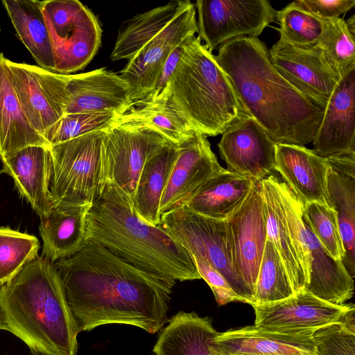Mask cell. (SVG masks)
<instances>
[{
  "mask_svg": "<svg viewBox=\"0 0 355 355\" xmlns=\"http://www.w3.org/2000/svg\"><path fill=\"white\" fill-rule=\"evenodd\" d=\"M53 263L79 332L122 324L155 334L168 322L175 280L141 269L87 239L77 252Z\"/></svg>",
  "mask_w": 355,
  "mask_h": 355,
  "instance_id": "obj_1",
  "label": "cell"
},
{
  "mask_svg": "<svg viewBox=\"0 0 355 355\" xmlns=\"http://www.w3.org/2000/svg\"><path fill=\"white\" fill-rule=\"evenodd\" d=\"M215 58L248 116L275 144L313 142L324 110L278 73L262 41L247 36L232 40L218 47Z\"/></svg>",
  "mask_w": 355,
  "mask_h": 355,
  "instance_id": "obj_2",
  "label": "cell"
},
{
  "mask_svg": "<svg viewBox=\"0 0 355 355\" xmlns=\"http://www.w3.org/2000/svg\"><path fill=\"white\" fill-rule=\"evenodd\" d=\"M86 239L146 271L180 282L201 279L189 252L160 225L140 218L112 182L101 185L89 210Z\"/></svg>",
  "mask_w": 355,
  "mask_h": 355,
  "instance_id": "obj_3",
  "label": "cell"
},
{
  "mask_svg": "<svg viewBox=\"0 0 355 355\" xmlns=\"http://www.w3.org/2000/svg\"><path fill=\"white\" fill-rule=\"evenodd\" d=\"M8 331L35 355H76L80 333L54 263L43 256L0 286Z\"/></svg>",
  "mask_w": 355,
  "mask_h": 355,
  "instance_id": "obj_4",
  "label": "cell"
},
{
  "mask_svg": "<svg viewBox=\"0 0 355 355\" xmlns=\"http://www.w3.org/2000/svg\"><path fill=\"white\" fill-rule=\"evenodd\" d=\"M165 90L193 128L207 137L222 135L249 116L215 55L195 35L184 42Z\"/></svg>",
  "mask_w": 355,
  "mask_h": 355,
  "instance_id": "obj_5",
  "label": "cell"
},
{
  "mask_svg": "<svg viewBox=\"0 0 355 355\" xmlns=\"http://www.w3.org/2000/svg\"><path fill=\"white\" fill-rule=\"evenodd\" d=\"M106 129L49 146V193L53 207L92 205L103 182Z\"/></svg>",
  "mask_w": 355,
  "mask_h": 355,
  "instance_id": "obj_6",
  "label": "cell"
},
{
  "mask_svg": "<svg viewBox=\"0 0 355 355\" xmlns=\"http://www.w3.org/2000/svg\"><path fill=\"white\" fill-rule=\"evenodd\" d=\"M160 225L192 256L211 265L244 303H253V294L236 270L227 220L196 214L186 207L161 216Z\"/></svg>",
  "mask_w": 355,
  "mask_h": 355,
  "instance_id": "obj_7",
  "label": "cell"
},
{
  "mask_svg": "<svg viewBox=\"0 0 355 355\" xmlns=\"http://www.w3.org/2000/svg\"><path fill=\"white\" fill-rule=\"evenodd\" d=\"M286 220L296 245L309 263L306 291L329 303L342 305L354 294V279L342 261L334 259L302 217L299 198L283 181L275 178Z\"/></svg>",
  "mask_w": 355,
  "mask_h": 355,
  "instance_id": "obj_8",
  "label": "cell"
},
{
  "mask_svg": "<svg viewBox=\"0 0 355 355\" xmlns=\"http://www.w3.org/2000/svg\"><path fill=\"white\" fill-rule=\"evenodd\" d=\"M54 59V72L71 75L96 54L102 29L95 15L77 0L42 1Z\"/></svg>",
  "mask_w": 355,
  "mask_h": 355,
  "instance_id": "obj_9",
  "label": "cell"
},
{
  "mask_svg": "<svg viewBox=\"0 0 355 355\" xmlns=\"http://www.w3.org/2000/svg\"><path fill=\"white\" fill-rule=\"evenodd\" d=\"M198 37L212 53L241 37H258L277 21L276 10L267 0H197Z\"/></svg>",
  "mask_w": 355,
  "mask_h": 355,
  "instance_id": "obj_10",
  "label": "cell"
},
{
  "mask_svg": "<svg viewBox=\"0 0 355 355\" xmlns=\"http://www.w3.org/2000/svg\"><path fill=\"white\" fill-rule=\"evenodd\" d=\"M6 63L28 120L49 144L55 128L64 115L69 75L7 58Z\"/></svg>",
  "mask_w": 355,
  "mask_h": 355,
  "instance_id": "obj_11",
  "label": "cell"
},
{
  "mask_svg": "<svg viewBox=\"0 0 355 355\" xmlns=\"http://www.w3.org/2000/svg\"><path fill=\"white\" fill-rule=\"evenodd\" d=\"M167 144L150 130L113 123L103 137V184L114 183L132 199L147 159Z\"/></svg>",
  "mask_w": 355,
  "mask_h": 355,
  "instance_id": "obj_12",
  "label": "cell"
},
{
  "mask_svg": "<svg viewBox=\"0 0 355 355\" xmlns=\"http://www.w3.org/2000/svg\"><path fill=\"white\" fill-rule=\"evenodd\" d=\"M196 33V11L191 2L162 32L128 61L119 75L130 85L134 103L145 98L152 91L172 51Z\"/></svg>",
  "mask_w": 355,
  "mask_h": 355,
  "instance_id": "obj_13",
  "label": "cell"
},
{
  "mask_svg": "<svg viewBox=\"0 0 355 355\" xmlns=\"http://www.w3.org/2000/svg\"><path fill=\"white\" fill-rule=\"evenodd\" d=\"M278 73L311 103L324 110L340 78L327 63L317 44L297 47L278 40L269 50Z\"/></svg>",
  "mask_w": 355,
  "mask_h": 355,
  "instance_id": "obj_14",
  "label": "cell"
},
{
  "mask_svg": "<svg viewBox=\"0 0 355 355\" xmlns=\"http://www.w3.org/2000/svg\"><path fill=\"white\" fill-rule=\"evenodd\" d=\"M316 329L251 325L218 332L210 344L214 355H314Z\"/></svg>",
  "mask_w": 355,
  "mask_h": 355,
  "instance_id": "obj_15",
  "label": "cell"
},
{
  "mask_svg": "<svg viewBox=\"0 0 355 355\" xmlns=\"http://www.w3.org/2000/svg\"><path fill=\"white\" fill-rule=\"evenodd\" d=\"M261 181L254 180L241 206L227 220L235 267L252 294L267 241Z\"/></svg>",
  "mask_w": 355,
  "mask_h": 355,
  "instance_id": "obj_16",
  "label": "cell"
},
{
  "mask_svg": "<svg viewBox=\"0 0 355 355\" xmlns=\"http://www.w3.org/2000/svg\"><path fill=\"white\" fill-rule=\"evenodd\" d=\"M225 170L205 135L196 132L178 146L160 205L161 216L184 207L211 178Z\"/></svg>",
  "mask_w": 355,
  "mask_h": 355,
  "instance_id": "obj_17",
  "label": "cell"
},
{
  "mask_svg": "<svg viewBox=\"0 0 355 355\" xmlns=\"http://www.w3.org/2000/svg\"><path fill=\"white\" fill-rule=\"evenodd\" d=\"M218 147L228 171L257 180L275 171V143L252 117H243L230 126Z\"/></svg>",
  "mask_w": 355,
  "mask_h": 355,
  "instance_id": "obj_18",
  "label": "cell"
},
{
  "mask_svg": "<svg viewBox=\"0 0 355 355\" xmlns=\"http://www.w3.org/2000/svg\"><path fill=\"white\" fill-rule=\"evenodd\" d=\"M67 92L64 114L112 112L119 116L135 104L128 83L103 67L69 75Z\"/></svg>",
  "mask_w": 355,
  "mask_h": 355,
  "instance_id": "obj_19",
  "label": "cell"
},
{
  "mask_svg": "<svg viewBox=\"0 0 355 355\" xmlns=\"http://www.w3.org/2000/svg\"><path fill=\"white\" fill-rule=\"evenodd\" d=\"M254 325L285 329H318L342 321L354 305H337L306 291L279 301L252 306Z\"/></svg>",
  "mask_w": 355,
  "mask_h": 355,
  "instance_id": "obj_20",
  "label": "cell"
},
{
  "mask_svg": "<svg viewBox=\"0 0 355 355\" xmlns=\"http://www.w3.org/2000/svg\"><path fill=\"white\" fill-rule=\"evenodd\" d=\"M312 143L322 157L355 153V67L339 80Z\"/></svg>",
  "mask_w": 355,
  "mask_h": 355,
  "instance_id": "obj_21",
  "label": "cell"
},
{
  "mask_svg": "<svg viewBox=\"0 0 355 355\" xmlns=\"http://www.w3.org/2000/svg\"><path fill=\"white\" fill-rule=\"evenodd\" d=\"M327 205L337 214L345 250L343 264L354 279L355 274V153L326 157Z\"/></svg>",
  "mask_w": 355,
  "mask_h": 355,
  "instance_id": "obj_22",
  "label": "cell"
},
{
  "mask_svg": "<svg viewBox=\"0 0 355 355\" xmlns=\"http://www.w3.org/2000/svg\"><path fill=\"white\" fill-rule=\"evenodd\" d=\"M275 170L302 203L327 204L326 157L304 146L275 144Z\"/></svg>",
  "mask_w": 355,
  "mask_h": 355,
  "instance_id": "obj_23",
  "label": "cell"
},
{
  "mask_svg": "<svg viewBox=\"0 0 355 355\" xmlns=\"http://www.w3.org/2000/svg\"><path fill=\"white\" fill-rule=\"evenodd\" d=\"M275 175L261 181L267 239L273 244L287 271L295 293L306 291L309 263L288 228L275 184Z\"/></svg>",
  "mask_w": 355,
  "mask_h": 355,
  "instance_id": "obj_24",
  "label": "cell"
},
{
  "mask_svg": "<svg viewBox=\"0 0 355 355\" xmlns=\"http://www.w3.org/2000/svg\"><path fill=\"white\" fill-rule=\"evenodd\" d=\"M1 161V172L13 179L19 194L31 204L40 218L46 216L53 207L49 193V146H30Z\"/></svg>",
  "mask_w": 355,
  "mask_h": 355,
  "instance_id": "obj_25",
  "label": "cell"
},
{
  "mask_svg": "<svg viewBox=\"0 0 355 355\" xmlns=\"http://www.w3.org/2000/svg\"><path fill=\"white\" fill-rule=\"evenodd\" d=\"M114 124L150 130L180 146L197 132L165 90L155 100L139 102L116 117Z\"/></svg>",
  "mask_w": 355,
  "mask_h": 355,
  "instance_id": "obj_26",
  "label": "cell"
},
{
  "mask_svg": "<svg viewBox=\"0 0 355 355\" xmlns=\"http://www.w3.org/2000/svg\"><path fill=\"white\" fill-rule=\"evenodd\" d=\"M92 205L52 207L40 218L43 255L52 263L77 252L86 240L87 217Z\"/></svg>",
  "mask_w": 355,
  "mask_h": 355,
  "instance_id": "obj_27",
  "label": "cell"
},
{
  "mask_svg": "<svg viewBox=\"0 0 355 355\" xmlns=\"http://www.w3.org/2000/svg\"><path fill=\"white\" fill-rule=\"evenodd\" d=\"M0 53V160L30 146H49L28 120Z\"/></svg>",
  "mask_w": 355,
  "mask_h": 355,
  "instance_id": "obj_28",
  "label": "cell"
},
{
  "mask_svg": "<svg viewBox=\"0 0 355 355\" xmlns=\"http://www.w3.org/2000/svg\"><path fill=\"white\" fill-rule=\"evenodd\" d=\"M254 180L225 169L208 180L184 207L205 217L227 220L241 206Z\"/></svg>",
  "mask_w": 355,
  "mask_h": 355,
  "instance_id": "obj_29",
  "label": "cell"
},
{
  "mask_svg": "<svg viewBox=\"0 0 355 355\" xmlns=\"http://www.w3.org/2000/svg\"><path fill=\"white\" fill-rule=\"evenodd\" d=\"M178 146L167 144L150 155L140 173L131 199L138 216L152 225H159V205Z\"/></svg>",
  "mask_w": 355,
  "mask_h": 355,
  "instance_id": "obj_30",
  "label": "cell"
},
{
  "mask_svg": "<svg viewBox=\"0 0 355 355\" xmlns=\"http://www.w3.org/2000/svg\"><path fill=\"white\" fill-rule=\"evenodd\" d=\"M217 334L210 318L180 311L161 330L153 351L155 355H210Z\"/></svg>",
  "mask_w": 355,
  "mask_h": 355,
  "instance_id": "obj_31",
  "label": "cell"
},
{
  "mask_svg": "<svg viewBox=\"0 0 355 355\" xmlns=\"http://www.w3.org/2000/svg\"><path fill=\"white\" fill-rule=\"evenodd\" d=\"M191 1H173L134 16L119 31L110 58L131 59L155 38Z\"/></svg>",
  "mask_w": 355,
  "mask_h": 355,
  "instance_id": "obj_32",
  "label": "cell"
},
{
  "mask_svg": "<svg viewBox=\"0 0 355 355\" xmlns=\"http://www.w3.org/2000/svg\"><path fill=\"white\" fill-rule=\"evenodd\" d=\"M37 0H3L17 34L38 66L54 72V59L49 31Z\"/></svg>",
  "mask_w": 355,
  "mask_h": 355,
  "instance_id": "obj_33",
  "label": "cell"
},
{
  "mask_svg": "<svg viewBox=\"0 0 355 355\" xmlns=\"http://www.w3.org/2000/svg\"><path fill=\"white\" fill-rule=\"evenodd\" d=\"M294 294L285 266L273 244L267 239L251 306L279 301Z\"/></svg>",
  "mask_w": 355,
  "mask_h": 355,
  "instance_id": "obj_34",
  "label": "cell"
},
{
  "mask_svg": "<svg viewBox=\"0 0 355 355\" xmlns=\"http://www.w3.org/2000/svg\"><path fill=\"white\" fill-rule=\"evenodd\" d=\"M323 21L324 29L317 46L327 63L340 79L355 67L354 35L341 17Z\"/></svg>",
  "mask_w": 355,
  "mask_h": 355,
  "instance_id": "obj_35",
  "label": "cell"
},
{
  "mask_svg": "<svg viewBox=\"0 0 355 355\" xmlns=\"http://www.w3.org/2000/svg\"><path fill=\"white\" fill-rule=\"evenodd\" d=\"M279 40L290 45L308 48L315 46L323 32L324 22L293 1L277 13Z\"/></svg>",
  "mask_w": 355,
  "mask_h": 355,
  "instance_id": "obj_36",
  "label": "cell"
},
{
  "mask_svg": "<svg viewBox=\"0 0 355 355\" xmlns=\"http://www.w3.org/2000/svg\"><path fill=\"white\" fill-rule=\"evenodd\" d=\"M40 247L35 236L0 227V286L38 256Z\"/></svg>",
  "mask_w": 355,
  "mask_h": 355,
  "instance_id": "obj_37",
  "label": "cell"
},
{
  "mask_svg": "<svg viewBox=\"0 0 355 355\" xmlns=\"http://www.w3.org/2000/svg\"><path fill=\"white\" fill-rule=\"evenodd\" d=\"M301 204L302 217L319 241L334 259L342 261L345 250L336 212L327 204L319 202Z\"/></svg>",
  "mask_w": 355,
  "mask_h": 355,
  "instance_id": "obj_38",
  "label": "cell"
},
{
  "mask_svg": "<svg viewBox=\"0 0 355 355\" xmlns=\"http://www.w3.org/2000/svg\"><path fill=\"white\" fill-rule=\"evenodd\" d=\"M314 355H355L354 307L342 321L316 329Z\"/></svg>",
  "mask_w": 355,
  "mask_h": 355,
  "instance_id": "obj_39",
  "label": "cell"
},
{
  "mask_svg": "<svg viewBox=\"0 0 355 355\" xmlns=\"http://www.w3.org/2000/svg\"><path fill=\"white\" fill-rule=\"evenodd\" d=\"M119 115L112 112H83L64 114L55 128L49 141V146L107 129Z\"/></svg>",
  "mask_w": 355,
  "mask_h": 355,
  "instance_id": "obj_40",
  "label": "cell"
},
{
  "mask_svg": "<svg viewBox=\"0 0 355 355\" xmlns=\"http://www.w3.org/2000/svg\"><path fill=\"white\" fill-rule=\"evenodd\" d=\"M201 277L211 289L215 300L219 305H225L232 302H243L231 288L225 278L205 260L191 255Z\"/></svg>",
  "mask_w": 355,
  "mask_h": 355,
  "instance_id": "obj_41",
  "label": "cell"
},
{
  "mask_svg": "<svg viewBox=\"0 0 355 355\" xmlns=\"http://www.w3.org/2000/svg\"><path fill=\"white\" fill-rule=\"evenodd\" d=\"M293 2L321 20L340 17L355 6L354 0H296Z\"/></svg>",
  "mask_w": 355,
  "mask_h": 355,
  "instance_id": "obj_42",
  "label": "cell"
},
{
  "mask_svg": "<svg viewBox=\"0 0 355 355\" xmlns=\"http://www.w3.org/2000/svg\"><path fill=\"white\" fill-rule=\"evenodd\" d=\"M187 40H184L175 49H174L169 54L160 70L152 91L145 98L140 101L139 102L153 101L164 91L178 64L183 51L184 44Z\"/></svg>",
  "mask_w": 355,
  "mask_h": 355,
  "instance_id": "obj_43",
  "label": "cell"
},
{
  "mask_svg": "<svg viewBox=\"0 0 355 355\" xmlns=\"http://www.w3.org/2000/svg\"><path fill=\"white\" fill-rule=\"evenodd\" d=\"M346 21L347 28L350 33L354 35L355 32V17L354 15L349 17Z\"/></svg>",
  "mask_w": 355,
  "mask_h": 355,
  "instance_id": "obj_44",
  "label": "cell"
},
{
  "mask_svg": "<svg viewBox=\"0 0 355 355\" xmlns=\"http://www.w3.org/2000/svg\"><path fill=\"white\" fill-rule=\"evenodd\" d=\"M0 329L8 330V325L5 315L0 306Z\"/></svg>",
  "mask_w": 355,
  "mask_h": 355,
  "instance_id": "obj_45",
  "label": "cell"
},
{
  "mask_svg": "<svg viewBox=\"0 0 355 355\" xmlns=\"http://www.w3.org/2000/svg\"><path fill=\"white\" fill-rule=\"evenodd\" d=\"M210 355H214V354H211V353H210Z\"/></svg>",
  "mask_w": 355,
  "mask_h": 355,
  "instance_id": "obj_46",
  "label": "cell"
}]
</instances>
